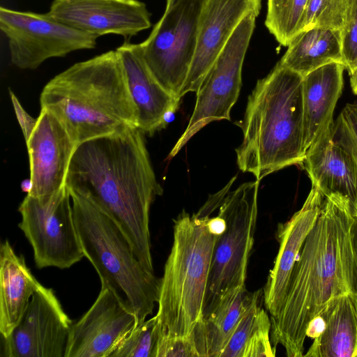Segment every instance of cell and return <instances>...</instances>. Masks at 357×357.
<instances>
[{"label": "cell", "instance_id": "obj_1", "mask_svg": "<svg viewBox=\"0 0 357 357\" xmlns=\"http://www.w3.org/2000/svg\"><path fill=\"white\" fill-rule=\"evenodd\" d=\"M66 186L107 213L125 233L142 265L154 273L149 212L162 190L142 130L129 127L78 144Z\"/></svg>", "mask_w": 357, "mask_h": 357}, {"label": "cell", "instance_id": "obj_2", "mask_svg": "<svg viewBox=\"0 0 357 357\" xmlns=\"http://www.w3.org/2000/svg\"><path fill=\"white\" fill-rule=\"evenodd\" d=\"M354 215L348 199L325 197L317 221L294 264L279 314L271 317V340L288 357H301L310 323L332 298L357 294V255L353 244Z\"/></svg>", "mask_w": 357, "mask_h": 357}, {"label": "cell", "instance_id": "obj_3", "mask_svg": "<svg viewBox=\"0 0 357 357\" xmlns=\"http://www.w3.org/2000/svg\"><path fill=\"white\" fill-rule=\"evenodd\" d=\"M40 103L59 119L77 145L137 127L135 108L116 50L56 75L44 86Z\"/></svg>", "mask_w": 357, "mask_h": 357}, {"label": "cell", "instance_id": "obj_4", "mask_svg": "<svg viewBox=\"0 0 357 357\" xmlns=\"http://www.w3.org/2000/svg\"><path fill=\"white\" fill-rule=\"evenodd\" d=\"M303 78L278 63L248 97L236 153L239 169L257 181L305 158Z\"/></svg>", "mask_w": 357, "mask_h": 357}, {"label": "cell", "instance_id": "obj_5", "mask_svg": "<svg viewBox=\"0 0 357 357\" xmlns=\"http://www.w3.org/2000/svg\"><path fill=\"white\" fill-rule=\"evenodd\" d=\"M213 212L205 205L174 220L173 243L160 278L158 311L159 334L194 333L204 317V301L213 250L218 236L208 229Z\"/></svg>", "mask_w": 357, "mask_h": 357}, {"label": "cell", "instance_id": "obj_6", "mask_svg": "<svg viewBox=\"0 0 357 357\" xmlns=\"http://www.w3.org/2000/svg\"><path fill=\"white\" fill-rule=\"evenodd\" d=\"M70 193L84 257L100 282L114 289L132 310L136 326L140 324L158 303L160 279L145 268L125 233L107 213L89 199Z\"/></svg>", "mask_w": 357, "mask_h": 357}, {"label": "cell", "instance_id": "obj_7", "mask_svg": "<svg viewBox=\"0 0 357 357\" xmlns=\"http://www.w3.org/2000/svg\"><path fill=\"white\" fill-rule=\"evenodd\" d=\"M234 177L222 189L218 213L227 222L217 238L211 261L204 315L225 292L244 285L249 257L254 244L257 218L259 181L247 182L234 190Z\"/></svg>", "mask_w": 357, "mask_h": 357}, {"label": "cell", "instance_id": "obj_8", "mask_svg": "<svg viewBox=\"0 0 357 357\" xmlns=\"http://www.w3.org/2000/svg\"><path fill=\"white\" fill-rule=\"evenodd\" d=\"M202 4L203 0H178L138 44L153 75L179 100L195 52Z\"/></svg>", "mask_w": 357, "mask_h": 357}, {"label": "cell", "instance_id": "obj_9", "mask_svg": "<svg viewBox=\"0 0 357 357\" xmlns=\"http://www.w3.org/2000/svg\"><path fill=\"white\" fill-rule=\"evenodd\" d=\"M18 211V226L33 248L38 268H68L84 257L66 186L49 197L26 195Z\"/></svg>", "mask_w": 357, "mask_h": 357}, {"label": "cell", "instance_id": "obj_10", "mask_svg": "<svg viewBox=\"0 0 357 357\" xmlns=\"http://www.w3.org/2000/svg\"><path fill=\"white\" fill-rule=\"evenodd\" d=\"M259 13H249L238 24L204 77L189 123L169 153L173 158L207 124L230 120V112L242 86L243 61Z\"/></svg>", "mask_w": 357, "mask_h": 357}, {"label": "cell", "instance_id": "obj_11", "mask_svg": "<svg viewBox=\"0 0 357 357\" xmlns=\"http://www.w3.org/2000/svg\"><path fill=\"white\" fill-rule=\"evenodd\" d=\"M0 29L8 39L11 63L23 70L36 69L49 59L74 51L93 49L98 38L54 20L47 13L3 6Z\"/></svg>", "mask_w": 357, "mask_h": 357}, {"label": "cell", "instance_id": "obj_12", "mask_svg": "<svg viewBox=\"0 0 357 357\" xmlns=\"http://www.w3.org/2000/svg\"><path fill=\"white\" fill-rule=\"evenodd\" d=\"M71 324L53 290L42 285L10 335L1 337V356L64 357Z\"/></svg>", "mask_w": 357, "mask_h": 357}, {"label": "cell", "instance_id": "obj_13", "mask_svg": "<svg viewBox=\"0 0 357 357\" xmlns=\"http://www.w3.org/2000/svg\"><path fill=\"white\" fill-rule=\"evenodd\" d=\"M137 324L125 301L106 283L88 311L72 323L64 357H109Z\"/></svg>", "mask_w": 357, "mask_h": 357}, {"label": "cell", "instance_id": "obj_14", "mask_svg": "<svg viewBox=\"0 0 357 357\" xmlns=\"http://www.w3.org/2000/svg\"><path fill=\"white\" fill-rule=\"evenodd\" d=\"M54 20L99 37L129 39L151 27V13L139 0H54L47 12Z\"/></svg>", "mask_w": 357, "mask_h": 357}, {"label": "cell", "instance_id": "obj_15", "mask_svg": "<svg viewBox=\"0 0 357 357\" xmlns=\"http://www.w3.org/2000/svg\"><path fill=\"white\" fill-rule=\"evenodd\" d=\"M36 126L26 142L32 190L29 195L45 197L66 186L70 163L77 144L59 119L41 109Z\"/></svg>", "mask_w": 357, "mask_h": 357}, {"label": "cell", "instance_id": "obj_16", "mask_svg": "<svg viewBox=\"0 0 357 357\" xmlns=\"http://www.w3.org/2000/svg\"><path fill=\"white\" fill-rule=\"evenodd\" d=\"M261 0H203L193 60L180 98L197 92L206 73L241 20L260 12Z\"/></svg>", "mask_w": 357, "mask_h": 357}, {"label": "cell", "instance_id": "obj_17", "mask_svg": "<svg viewBox=\"0 0 357 357\" xmlns=\"http://www.w3.org/2000/svg\"><path fill=\"white\" fill-rule=\"evenodd\" d=\"M324 198L312 185L301 208L287 222L278 226L279 250L263 291L264 304L271 317H276L282 308L294 264L317 221Z\"/></svg>", "mask_w": 357, "mask_h": 357}, {"label": "cell", "instance_id": "obj_18", "mask_svg": "<svg viewBox=\"0 0 357 357\" xmlns=\"http://www.w3.org/2000/svg\"><path fill=\"white\" fill-rule=\"evenodd\" d=\"M116 51L135 108L137 127L144 134L152 135L165 128L180 100L168 92L153 75L142 56L138 44L126 40Z\"/></svg>", "mask_w": 357, "mask_h": 357}, {"label": "cell", "instance_id": "obj_19", "mask_svg": "<svg viewBox=\"0 0 357 357\" xmlns=\"http://www.w3.org/2000/svg\"><path fill=\"white\" fill-rule=\"evenodd\" d=\"M312 186L324 195L348 199L357 214V158L334 139V129L321 136L305 153L301 164Z\"/></svg>", "mask_w": 357, "mask_h": 357}, {"label": "cell", "instance_id": "obj_20", "mask_svg": "<svg viewBox=\"0 0 357 357\" xmlns=\"http://www.w3.org/2000/svg\"><path fill=\"white\" fill-rule=\"evenodd\" d=\"M345 67L333 62L303 78V151L334 129L333 114L342 94Z\"/></svg>", "mask_w": 357, "mask_h": 357}, {"label": "cell", "instance_id": "obj_21", "mask_svg": "<svg viewBox=\"0 0 357 357\" xmlns=\"http://www.w3.org/2000/svg\"><path fill=\"white\" fill-rule=\"evenodd\" d=\"M42 284L8 241L0 246V333L8 337L18 324L33 294Z\"/></svg>", "mask_w": 357, "mask_h": 357}, {"label": "cell", "instance_id": "obj_22", "mask_svg": "<svg viewBox=\"0 0 357 357\" xmlns=\"http://www.w3.org/2000/svg\"><path fill=\"white\" fill-rule=\"evenodd\" d=\"M319 316L325 327L303 356L357 357V294L332 298Z\"/></svg>", "mask_w": 357, "mask_h": 357}, {"label": "cell", "instance_id": "obj_23", "mask_svg": "<svg viewBox=\"0 0 357 357\" xmlns=\"http://www.w3.org/2000/svg\"><path fill=\"white\" fill-rule=\"evenodd\" d=\"M241 285L222 294L195 329L199 357H220L252 298Z\"/></svg>", "mask_w": 357, "mask_h": 357}, {"label": "cell", "instance_id": "obj_24", "mask_svg": "<svg viewBox=\"0 0 357 357\" xmlns=\"http://www.w3.org/2000/svg\"><path fill=\"white\" fill-rule=\"evenodd\" d=\"M333 62L342 63L340 31L312 28L301 31L292 38L278 63L305 77Z\"/></svg>", "mask_w": 357, "mask_h": 357}, {"label": "cell", "instance_id": "obj_25", "mask_svg": "<svg viewBox=\"0 0 357 357\" xmlns=\"http://www.w3.org/2000/svg\"><path fill=\"white\" fill-rule=\"evenodd\" d=\"M309 0H268L265 24L282 46L302 30Z\"/></svg>", "mask_w": 357, "mask_h": 357}, {"label": "cell", "instance_id": "obj_26", "mask_svg": "<svg viewBox=\"0 0 357 357\" xmlns=\"http://www.w3.org/2000/svg\"><path fill=\"white\" fill-rule=\"evenodd\" d=\"M158 335V324L154 316L135 326L109 357H154Z\"/></svg>", "mask_w": 357, "mask_h": 357}, {"label": "cell", "instance_id": "obj_27", "mask_svg": "<svg viewBox=\"0 0 357 357\" xmlns=\"http://www.w3.org/2000/svg\"><path fill=\"white\" fill-rule=\"evenodd\" d=\"M351 0H309L302 30L322 28L340 31Z\"/></svg>", "mask_w": 357, "mask_h": 357}, {"label": "cell", "instance_id": "obj_28", "mask_svg": "<svg viewBox=\"0 0 357 357\" xmlns=\"http://www.w3.org/2000/svg\"><path fill=\"white\" fill-rule=\"evenodd\" d=\"M261 294V290L252 293L250 303L220 357L243 356L244 348L253 332L259 312L261 308L259 301Z\"/></svg>", "mask_w": 357, "mask_h": 357}, {"label": "cell", "instance_id": "obj_29", "mask_svg": "<svg viewBox=\"0 0 357 357\" xmlns=\"http://www.w3.org/2000/svg\"><path fill=\"white\" fill-rule=\"evenodd\" d=\"M340 34L342 63L350 75L357 70V0H351Z\"/></svg>", "mask_w": 357, "mask_h": 357}, {"label": "cell", "instance_id": "obj_30", "mask_svg": "<svg viewBox=\"0 0 357 357\" xmlns=\"http://www.w3.org/2000/svg\"><path fill=\"white\" fill-rule=\"evenodd\" d=\"M271 321L261 308L257 322L243 353L242 357H274L275 349L271 342Z\"/></svg>", "mask_w": 357, "mask_h": 357}, {"label": "cell", "instance_id": "obj_31", "mask_svg": "<svg viewBox=\"0 0 357 357\" xmlns=\"http://www.w3.org/2000/svg\"><path fill=\"white\" fill-rule=\"evenodd\" d=\"M334 139L357 158V101L347 103L334 125Z\"/></svg>", "mask_w": 357, "mask_h": 357}, {"label": "cell", "instance_id": "obj_32", "mask_svg": "<svg viewBox=\"0 0 357 357\" xmlns=\"http://www.w3.org/2000/svg\"><path fill=\"white\" fill-rule=\"evenodd\" d=\"M154 357H199L195 337L158 335Z\"/></svg>", "mask_w": 357, "mask_h": 357}, {"label": "cell", "instance_id": "obj_33", "mask_svg": "<svg viewBox=\"0 0 357 357\" xmlns=\"http://www.w3.org/2000/svg\"><path fill=\"white\" fill-rule=\"evenodd\" d=\"M9 93L17 121L26 142L36 126L38 119L32 117L24 110L18 98L10 89H9Z\"/></svg>", "mask_w": 357, "mask_h": 357}, {"label": "cell", "instance_id": "obj_34", "mask_svg": "<svg viewBox=\"0 0 357 357\" xmlns=\"http://www.w3.org/2000/svg\"><path fill=\"white\" fill-rule=\"evenodd\" d=\"M351 234L354 248L357 255V214L354 215V221L351 227Z\"/></svg>", "mask_w": 357, "mask_h": 357}, {"label": "cell", "instance_id": "obj_35", "mask_svg": "<svg viewBox=\"0 0 357 357\" xmlns=\"http://www.w3.org/2000/svg\"><path fill=\"white\" fill-rule=\"evenodd\" d=\"M22 192L29 194L32 190V182L31 178H26L21 182L20 185Z\"/></svg>", "mask_w": 357, "mask_h": 357}, {"label": "cell", "instance_id": "obj_36", "mask_svg": "<svg viewBox=\"0 0 357 357\" xmlns=\"http://www.w3.org/2000/svg\"><path fill=\"white\" fill-rule=\"evenodd\" d=\"M350 77V86L353 93L357 95V70L349 75Z\"/></svg>", "mask_w": 357, "mask_h": 357}, {"label": "cell", "instance_id": "obj_37", "mask_svg": "<svg viewBox=\"0 0 357 357\" xmlns=\"http://www.w3.org/2000/svg\"><path fill=\"white\" fill-rule=\"evenodd\" d=\"M166 1H167L166 8H168V7H170L171 6H172L178 0H166Z\"/></svg>", "mask_w": 357, "mask_h": 357}]
</instances>
